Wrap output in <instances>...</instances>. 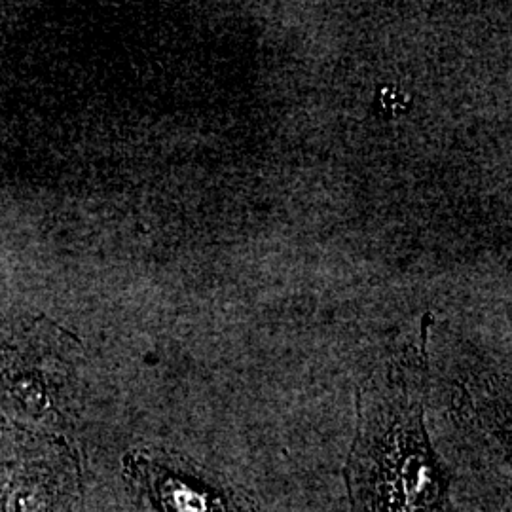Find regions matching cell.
I'll use <instances>...</instances> for the list:
<instances>
[{
  "instance_id": "cell-1",
  "label": "cell",
  "mask_w": 512,
  "mask_h": 512,
  "mask_svg": "<svg viewBox=\"0 0 512 512\" xmlns=\"http://www.w3.org/2000/svg\"><path fill=\"white\" fill-rule=\"evenodd\" d=\"M425 334L380 366L359 393L351 490L361 512H440L442 495L423 431Z\"/></svg>"
}]
</instances>
